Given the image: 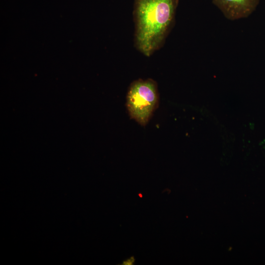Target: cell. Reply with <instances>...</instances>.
Wrapping results in <instances>:
<instances>
[{
  "label": "cell",
  "mask_w": 265,
  "mask_h": 265,
  "mask_svg": "<svg viewBox=\"0 0 265 265\" xmlns=\"http://www.w3.org/2000/svg\"><path fill=\"white\" fill-rule=\"evenodd\" d=\"M179 0H133L134 44L149 57L162 46L174 22Z\"/></svg>",
  "instance_id": "1"
},
{
  "label": "cell",
  "mask_w": 265,
  "mask_h": 265,
  "mask_svg": "<svg viewBox=\"0 0 265 265\" xmlns=\"http://www.w3.org/2000/svg\"><path fill=\"white\" fill-rule=\"evenodd\" d=\"M159 104L157 82L151 79H139L130 85L126 106L131 118L145 126Z\"/></svg>",
  "instance_id": "2"
},
{
  "label": "cell",
  "mask_w": 265,
  "mask_h": 265,
  "mask_svg": "<svg viewBox=\"0 0 265 265\" xmlns=\"http://www.w3.org/2000/svg\"><path fill=\"white\" fill-rule=\"evenodd\" d=\"M260 0H212V3L230 20L248 17L256 9Z\"/></svg>",
  "instance_id": "3"
},
{
  "label": "cell",
  "mask_w": 265,
  "mask_h": 265,
  "mask_svg": "<svg viewBox=\"0 0 265 265\" xmlns=\"http://www.w3.org/2000/svg\"><path fill=\"white\" fill-rule=\"evenodd\" d=\"M135 262V259L133 256L131 257L130 258L123 262V265H132Z\"/></svg>",
  "instance_id": "4"
},
{
  "label": "cell",
  "mask_w": 265,
  "mask_h": 265,
  "mask_svg": "<svg viewBox=\"0 0 265 265\" xmlns=\"http://www.w3.org/2000/svg\"><path fill=\"white\" fill-rule=\"evenodd\" d=\"M138 195L140 198H142L143 195L141 193H139Z\"/></svg>",
  "instance_id": "5"
}]
</instances>
